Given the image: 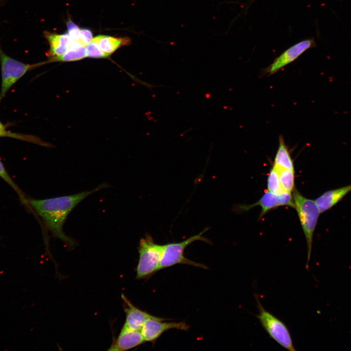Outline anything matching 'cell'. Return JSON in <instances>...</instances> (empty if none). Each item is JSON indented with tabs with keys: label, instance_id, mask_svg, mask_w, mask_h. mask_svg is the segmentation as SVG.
<instances>
[{
	"label": "cell",
	"instance_id": "4",
	"mask_svg": "<svg viewBox=\"0 0 351 351\" xmlns=\"http://www.w3.org/2000/svg\"><path fill=\"white\" fill-rule=\"evenodd\" d=\"M259 313L256 315L262 327L269 336L281 346L289 351H295L290 332L286 324L267 311L254 294Z\"/></svg>",
	"mask_w": 351,
	"mask_h": 351
},
{
	"label": "cell",
	"instance_id": "20",
	"mask_svg": "<svg viewBox=\"0 0 351 351\" xmlns=\"http://www.w3.org/2000/svg\"><path fill=\"white\" fill-rule=\"evenodd\" d=\"M0 177L4 180L7 184H8L18 194L22 202L26 204V199L23 195V193L17 186L16 183L13 181L12 178L8 174L7 171L5 169L3 163L0 160Z\"/></svg>",
	"mask_w": 351,
	"mask_h": 351
},
{
	"label": "cell",
	"instance_id": "13",
	"mask_svg": "<svg viewBox=\"0 0 351 351\" xmlns=\"http://www.w3.org/2000/svg\"><path fill=\"white\" fill-rule=\"evenodd\" d=\"M351 192V184L327 191L314 201L321 214L332 208Z\"/></svg>",
	"mask_w": 351,
	"mask_h": 351
},
{
	"label": "cell",
	"instance_id": "6",
	"mask_svg": "<svg viewBox=\"0 0 351 351\" xmlns=\"http://www.w3.org/2000/svg\"><path fill=\"white\" fill-rule=\"evenodd\" d=\"M0 62L1 72L0 100L9 89L29 70L50 62L48 60L32 64L23 63L7 55L0 47Z\"/></svg>",
	"mask_w": 351,
	"mask_h": 351
},
{
	"label": "cell",
	"instance_id": "11",
	"mask_svg": "<svg viewBox=\"0 0 351 351\" xmlns=\"http://www.w3.org/2000/svg\"><path fill=\"white\" fill-rule=\"evenodd\" d=\"M121 299L123 302V308L126 314L125 322L123 326L126 327L132 330H141L147 320L159 318L134 306L123 293L121 294Z\"/></svg>",
	"mask_w": 351,
	"mask_h": 351
},
{
	"label": "cell",
	"instance_id": "16",
	"mask_svg": "<svg viewBox=\"0 0 351 351\" xmlns=\"http://www.w3.org/2000/svg\"><path fill=\"white\" fill-rule=\"evenodd\" d=\"M86 58V48L79 41L72 40L69 49L54 61L69 62L79 60Z\"/></svg>",
	"mask_w": 351,
	"mask_h": 351
},
{
	"label": "cell",
	"instance_id": "23",
	"mask_svg": "<svg viewBox=\"0 0 351 351\" xmlns=\"http://www.w3.org/2000/svg\"><path fill=\"white\" fill-rule=\"evenodd\" d=\"M93 39V34L92 31L87 28L80 29L79 41L86 46Z\"/></svg>",
	"mask_w": 351,
	"mask_h": 351
},
{
	"label": "cell",
	"instance_id": "21",
	"mask_svg": "<svg viewBox=\"0 0 351 351\" xmlns=\"http://www.w3.org/2000/svg\"><path fill=\"white\" fill-rule=\"evenodd\" d=\"M86 58H105L108 57L102 51L98 43L93 39L86 46Z\"/></svg>",
	"mask_w": 351,
	"mask_h": 351
},
{
	"label": "cell",
	"instance_id": "10",
	"mask_svg": "<svg viewBox=\"0 0 351 351\" xmlns=\"http://www.w3.org/2000/svg\"><path fill=\"white\" fill-rule=\"evenodd\" d=\"M145 342L141 330H132L123 326L117 337L114 339L108 351H127Z\"/></svg>",
	"mask_w": 351,
	"mask_h": 351
},
{
	"label": "cell",
	"instance_id": "1",
	"mask_svg": "<svg viewBox=\"0 0 351 351\" xmlns=\"http://www.w3.org/2000/svg\"><path fill=\"white\" fill-rule=\"evenodd\" d=\"M109 187L107 183L99 185L91 191L76 194L43 199L27 198L26 205L30 207L42 219L54 236L71 247L76 242L63 231V224L71 211L82 200L99 190Z\"/></svg>",
	"mask_w": 351,
	"mask_h": 351
},
{
	"label": "cell",
	"instance_id": "18",
	"mask_svg": "<svg viewBox=\"0 0 351 351\" xmlns=\"http://www.w3.org/2000/svg\"><path fill=\"white\" fill-rule=\"evenodd\" d=\"M2 136H7L20 139L31 142L35 143L45 147L51 146L50 144L42 141L41 139L37 137L9 132L5 129L4 125L0 122V137Z\"/></svg>",
	"mask_w": 351,
	"mask_h": 351
},
{
	"label": "cell",
	"instance_id": "9",
	"mask_svg": "<svg viewBox=\"0 0 351 351\" xmlns=\"http://www.w3.org/2000/svg\"><path fill=\"white\" fill-rule=\"evenodd\" d=\"M167 319L159 317L147 320L141 332L145 342H155L164 332L171 329L187 331L189 327L184 322H164Z\"/></svg>",
	"mask_w": 351,
	"mask_h": 351
},
{
	"label": "cell",
	"instance_id": "17",
	"mask_svg": "<svg viewBox=\"0 0 351 351\" xmlns=\"http://www.w3.org/2000/svg\"><path fill=\"white\" fill-rule=\"evenodd\" d=\"M275 168L278 173L279 180L283 190L285 192L292 194L294 189V170Z\"/></svg>",
	"mask_w": 351,
	"mask_h": 351
},
{
	"label": "cell",
	"instance_id": "12",
	"mask_svg": "<svg viewBox=\"0 0 351 351\" xmlns=\"http://www.w3.org/2000/svg\"><path fill=\"white\" fill-rule=\"evenodd\" d=\"M44 36L50 46L46 55L50 62L63 55L69 49L72 40L68 33L57 34L45 32Z\"/></svg>",
	"mask_w": 351,
	"mask_h": 351
},
{
	"label": "cell",
	"instance_id": "5",
	"mask_svg": "<svg viewBox=\"0 0 351 351\" xmlns=\"http://www.w3.org/2000/svg\"><path fill=\"white\" fill-rule=\"evenodd\" d=\"M208 229L206 228L197 234L193 235L181 242L164 245L160 262L159 270L179 264L191 265L205 269H208L206 266L191 260L184 256V251L186 248L195 241H203L207 243H211L209 239L202 236V234L207 231Z\"/></svg>",
	"mask_w": 351,
	"mask_h": 351
},
{
	"label": "cell",
	"instance_id": "7",
	"mask_svg": "<svg viewBox=\"0 0 351 351\" xmlns=\"http://www.w3.org/2000/svg\"><path fill=\"white\" fill-rule=\"evenodd\" d=\"M316 45L313 38H308L294 44L276 57L262 71V74L268 76L274 74L294 61L307 50L315 47Z\"/></svg>",
	"mask_w": 351,
	"mask_h": 351
},
{
	"label": "cell",
	"instance_id": "19",
	"mask_svg": "<svg viewBox=\"0 0 351 351\" xmlns=\"http://www.w3.org/2000/svg\"><path fill=\"white\" fill-rule=\"evenodd\" d=\"M267 189L273 194H279L284 192L283 190L276 168L273 166L267 178Z\"/></svg>",
	"mask_w": 351,
	"mask_h": 351
},
{
	"label": "cell",
	"instance_id": "3",
	"mask_svg": "<svg viewBox=\"0 0 351 351\" xmlns=\"http://www.w3.org/2000/svg\"><path fill=\"white\" fill-rule=\"evenodd\" d=\"M163 245L155 242L149 234H146L139 241L138 247L139 258L136 271V278L144 279L159 270Z\"/></svg>",
	"mask_w": 351,
	"mask_h": 351
},
{
	"label": "cell",
	"instance_id": "14",
	"mask_svg": "<svg viewBox=\"0 0 351 351\" xmlns=\"http://www.w3.org/2000/svg\"><path fill=\"white\" fill-rule=\"evenodd\" d=\"M98 44L102 51L109 57L117 49L131 43L127 37H115L107 35H98L93 38Z\"/></svg>",
	"mask_w": 351,
	"mask_h": 351
},
{
	"label": "cell",
	"instance_id": "15",
	"mask_svg": "<svg viewBox=\"0 0 351 351\" xmlns=\"http://www.w3.org/2000/svg\"><path fill=\"white\" fill-rule=\"evenodd\" d=\"M273 165L278 168L294 170L293 159L282 135L278 137V146Z\"/></svg>",
	"mask_w": 351,
	"mask_h": 351
},
{
	"label": "cell",
	"instance_id": "8",
	"mask_svg": "<svg viewBox=\"0 0 351 351\" xmlns=\"http://www.w3.org/2000/svg\"><path fill=\"white\" fill-rule=\"evenodd\" d=\"M256 206L261 208L259 219H261L269 211L279 207L286 206L294 208L291 193L284 192L279 194H275L268 191L254 203L239 206L238 211L246 212Z\"/></svg>",
	"mask_w": 351,
	"mask_h": 351
},
{
	"label": "cell",
	"instance_id": "2",
	"mask_svg": "<svg viewBox=\"0 0 351 351\" xmlns=\"http://www.w3.org/2000/svg\"><path fill=\"white\" fill-rule=\"evenodd\" d=\"M292 197L294 208L297 213L305 236L307 245L306 269H309L313 237L320 214L315 201L304 196L297 189H294Z\"/></svg>",
	"mask_w": 351,
	"mask_h": 351
},
{
	"label": "cell",
	"instance_id": "22",
	"mask_svg": "<svg viewBox=\"0 0 351 351\" xmlns=\"http://www.w3.org/2000/svg\"><path fill=\"white\" fill-rule=\"evenodd\" d=\"M68 34L72 40H78L80 29L77 24L69 19L66 23Z\"/></svg>",
	"mask_w": 351,
	"mask_h": 351
}]
</instances>
